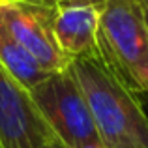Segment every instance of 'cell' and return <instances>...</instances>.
I'll use <instances>...</instances> for the list:
<instances>
[{
  "label": "cell",
  "instance_id": "8",
  "mask_svg": "<svg viewBox=\"0 0 148 148\" xmlns=\"http://www.w3.org/2000/svg\"><path fill=\"white\" fill-rule=\"evenodd\" d=\"M47 148H64V146H62L60 143L56 141V139H51V143L47 145Z\"/></svg>",
  "mask_w": 148,
  "mask_h": 148
},
{
  "label": "cell",
  "instance_id": "4",
  "mask_svg": "<svg viewBox=\"0 0 148 148\" xmlns=\"http://www.w3.org/2000/svg\"><path fill=\"white\" fill-rule=\"evenodd\" d=\"M54 8L56 0H0V19L47 73L64 71L69 66L54 38Z\"/></svg>",
  "mask_w": 148,
  "mask_h": 148
},
{
  "label": "cell",
  "instance_id": "6",
  "mask_svg": "<svg viewBox=\"0 0 148 148\" xmlns=\"http://www.w3.org/2000/svg\"><path fill=\"white\" fill-rule=\"evenodd\" d=\"M103 0H56L54 38L69 62L98 56V23Z\"/></svg>",
  "mask_w": 148,
  "mask_h": 148
},
{
  "label": "cell",
  "instance_id": "5",
  "mask_svg": "<svg viewBox=\"0 0 148 148\" xmlns=\"http://www.w3.org/2000/svg\"><path fill=\"white\" fill-rule=\"evenodd\" d=\"M51 139L30 92L0 62V148H47Z\"/></svg>",
  "mask_w": 148,
  "mask_h": 148
},
{
  "label": "cell",
  "instance_id": "9",
  "mask_svg": "<svg viewBox=\"0 0 148 148\" xmlns=\"http://www.w3.org/2000/svg\"><path fill=\"white\" fill-rule=\"evenodd\" d=\"M141 6L145 10V17H146V23H148V0H141Z\"/></svg>",
  "mask_w": 148,
  "mask_h": 148
},
{
  "label": "cell",
  "instance_id": "7",
  "mask_svg": "<svg viewBox=\"0 0 148 148\" xmlns=\"http://www.w3.org/2000/svg\"><path fill=\"white\" fill-rule=\"evenodd\" d=\"M0 62L2 66L19 81L21 86L30 90L40 81L49 75L25 49L19 45V41L11 36L8 26L0 19Z\"/></svg>",
  "mask_w": 148,
  "mask_h": 148
},
{
  "label": "cell",
  "instance_id": "3",
  "mask_svg": "<svg viewBox=\"0 0 148 148\" xmlns=\"http://www.w3.org/2000/svg\"><path fill=\"white\" fill-rule=\"evenodd\" d=\"M28 92L51 135L64 148H83L101 141L88 103L69 69L49 73Z\"/></svg>",
  "mask_w": 148,
  "mask_h": 148
},
{
  "label": "cell",
  "instance_id": "2",
  "mask_svg": "<svg viewBox=\"0 0 148 148\" xmlns=\"http://www.w3.org/2000/svg\"><path fill=\"white\" fill-rule=\"evenodd\" d=\"M98 58L133 94H148V23L141 0H103Z\"/></svg>",
  "mask_w": 148,
  "mask_h": 148
},
{
  "label": "cell",
  "instance_id": "1",
  "mask_svg": "<svg viewBox=\"0 0 148 148\" xmlns=\"http://www.w3.org/2000/svg\"><path fill=\"white\" fill-rule=\"evenodd\" d=\"M90 109L105 148H148V114L137 94L126 88L98 56L68 66Z\"/></svg>",
  "mask_w": 148,
  "mask_h": 148
}]
</instances>
